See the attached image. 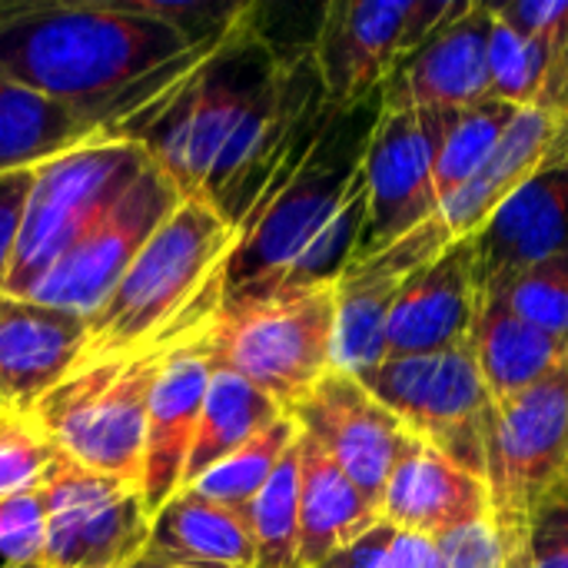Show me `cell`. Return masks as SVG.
<instances>
[{
  "mask_svg": "<svg viewBox=\"0 0 568 568\" xmlns=\"http://www.w3.org/2000/svg\"><path fill=\"white\" fill-rule=\"evenodd\" d=\"M216 47L190 43L136 0L0 3V67L110 136L166 100Z\"/></svg>",
  "mask_w": 568,
  "mask_h": 568,
  "instance_id": "1",
  "label": "cell"
},
{
  "mask_svg": "<svg viewBox=\"0 0 568 568\" xmlns=\"http://www.w3.org/2000/svg\"><path fill=\"white\" fill-rule=\"evenodd\" d=\"M379 100L329 110L240 220L223 290L333 283L356 253L366 216L363 156Z\"/></svg>",
  "mask_w": 568,
  "mask_h": 568,
  "instance_id": "2",
  "label": "cell"
},
{
  "mask_svg": "<svg viewBox=\"0 0 568 568\" xmlns=\"http://www.w3.org/2000/svg\"><path fill=\"white\" fill-rule=\"evenodd\" d=\"M236 226L203 196H183L87 320L83 359L200 336L226 286Z\"/></svg>",
  "mask_w": 568,
  "mask_h": 568,
  "instance_id": "3",
  "label": "cell"
},
{
  "mask_svg": "<svg viewBox=\"0 0 568 568\" xmlns=\"http://www.w3.org/2000/svg\"><path fill=\"white\" fill-rule=\"evenodd\" d=\"M196 346L290 413L336 366V290H223Z\"/></svg>",
  "mask_w": 568,
  "mask_h": 568,
  "instance_id": "4",
  "label": "cell"
},
{
  "mask_svg": "<svg viewBox=\"0 0 568 568\" xmlns=\"http://www.w3.org/2000/svg\"><path fill=\"white\" fill-rule=\"evenodd\" d=\"M176 343L183 339L153 343L120 356L80 359L30 409V419L57 453L140 493L146 406L163 359Z\"/></svg>",
  "mask_w": 568,
  "mask_h": 568,
  "instance_id": "5",
  "label": "cell"
},
{
  "mask_svg": "<svg viewBox=\"0 0 568 568\" xmlns=\"http://www.w3.org/2000/svg\"><path fill=\"white\" fill-rule=\"evenodd\" d=\"M150 153L126 136H90L30 170V193L7 276V293L30 296L73 243L133 186Z\"/></svg>",
  "mask_w": 568,
  "mask_h": 568,
  "instance_id": "6",
  "label": "cell"
},
{
  "mask_svg": "<svg viewBox=\"0 0 568 568\" xmlns=\"http://www.w3.org/2000/svg\"><path fill=\"white\" fill-rule=\"evenodd\" d=\"M568 479V356L532 389L486 419L489 523L503 566L529 562V523L542 496Z\"/></svg>",
  "mask_w": 568,
  "mask_h": 568,
  "instance_id": "7",
  "label": "cell"
},
{
  "mask_svg": "<svg viewBox=\"0 0 568 568\" xmlns=\"http://www.w3.org/2000/svg\"><path fill=\"white\" fill-rule=\"evenodd\" d=\"M356 379L413 439L486 483V419L493 399L483 386L473 343L436 356L383 359Z\"/></svg>",
  "mask_w": 568,
  "mask_h": 568,
  "instance_id": "8",
  "label": "cell"
},
{
  "mask_svg": "<svg viewBox=\"0 0 568 568\" xmlns=\"http://www.w3.org/2000/svg\"><path fill=\"white\" fill-rule=\"evenodd\" d=\"M456 0H333L323 7L310 57L333 110L379 100L393 67L453 13Z\"/></svg>",
  "mask_w": 568,
  "mask_h": 568,
  "instance_id": "9",
  "label": "cell"
},
{
  "mask_svg": "<svg viewBox=\"0 0 568 568\" xmlns=\"http://www.w3.org/2000/svg\"><path fill=\"white\" fill-rule=\"evenodd\" d=\"M40 499L47 513L43 568H130L146 552L150 516L133 486L57 453Z\"/></svg>",
  "mask_w": 568,
  "mask_h": 568,
  "instance_id": "10",
  "label": "cell"
},
{
  "mask_svg": "<svg viewBox=\"0 0 568 568\" xmlns=\"http://www.w3.org/2000/svg\"><path fill=\"white\" fill-rule=\"evenodd\" d=\"M449 110H383L369 130L363 180L366 216L353 260L373 256L439 213L433 163Z\"/></svg>",
  "mask_w": 568,
  "mask_h": 568,
  "instance_id": "11",
  "label": "cell"
},
{
  "mask_svg": "<svg viewBox=\"0 0 568 568\" xmlns=\"http://www.w3.org/2000/svg\"><path fill=\"white\" fill-rule=\"evenodd\" d=\"M180 200L176 183L150 160L133 186L73 243L27 300L90 320Z\"/></svg>",
  "mask_w": 568,
  "mask_h": 568,
  "instance_id": "12",
  "label": "cell"
},
{
  "mask_svg": "<svg viewBox=\"0 0 568 568\" xmlns=\"http://www.w3.org/2000/svg\"><path fill=\"white\" fill-rule=\"evenodd\" d=\"M286 416L379 513L389 473L413 439L403 423L353 373L339 366H333Z\"/></svg>",
  "mask_w": 568,
  "mask_h": 568,
  "instance_id": "13",
  "label": "cell"
},
{
  "mask_svg": "<svg viewBox=\"0 0 568 568\" xmlns=\"http://www.w3.org/2000/svg\"><path fill=\"white\" fill-rule=\"evenodd\" d=\"M456 243L446 220L436 213L393 246L349 260L333 280L336 290V366L359 376L383 363L386 320L403 293V286L439 260Z\"/></svg>",
  "mask_w": 568,
  "mask_h": 568,
  "instance_id": "14",
  "label": "cell"
},
{
  "mask_svg": "<svg viewBox=\"0 0 568 568\" xmlns=\"http://www.w3.org/2000/svg\"><path fill=\"white\" fill-rule=\"evenodd\" d=\"M489 3H456L386 77L383 110H466L489 100Z\"/></svg>",
  "mask_w": 568,
  "mask_h": 568,
  "instance_id": "15",
  "label": "cell"
},
{
  "mask_svg": "<svg viewBox=\"0 0 568 568\" xmlns=\"http://www.w3.org/2000/svg\"><path fill=\"white\" fill-rule=\"evenodd\" d=\"M483 306V276L473 240H456L439 260L419 270L386 320L383 359L436 356L473 343Z\"/></svg>",
  "mask_w": 568,
  "mask_h": 568,
  "instance_id": "16",
  "label": "cell"
},
{
  "mask_svg": "<svg viewBox=\"0 0 568 568\" xmlns=\"http://www.w3.org/2000/svg\"><path fill=\"white\" fill-rule=\"evenodd\" d=\"M90 323L77 313L0 290V406L30 409L83 359Z\"/></svg>",
  "mask_w": 568,
  "mask_h": 568,
  "instance_id": "17",
  "label": "cell"
},
{
  "mask_svg": "<svg viewBox=\"0 0 568 568\" xmlns=\"http://www.w3.org/2000/svg\"><path fill=\"white\" fill-rule=\"evenodd\" d=\"M379 523L393 532L443 542L489 523V489L436 449L409 439L379 499Z\"/></svg>",
  "mask_w": 568,
  "mask_h": 568,
  "instance_id": "18",
  "label": "cell"
},
{
  "mask_svg": "<svg viewBox=\"0 0 568 568\" xmlns=\"http://www.w3.org/2000/svg\"><path fill=\"white\" fill-rule=\"evenodd\" d=\"M196 339L200 336L183 339L170 349L150 393L140 469V499L150 519L183 489L186 459L196 439L203 396L213 373Z\"/></svg>",
  "mask_w": 568,
  "mask_h": 568,
  "instance_id": "19",
  "label": "cell"
},
{
  "mask_svg": "<svg viewBox=\"0 0 568 568\" xmlns=\"http://www.w3.org/2000/svg\"><path fill=\"white\" fill-rule=\"evenodd\" d=\"M469 240L483 283L568 253V160H549Z\"/></svg>",
  "mask_w": 568,
  "mask_h": 568,
  "instance_id": "20",
  "label": "cell"
},
{
  "mask_svg": "<svg viewBox=\"0 0 568 568\" xmlns=\"http://www.w3.org/2000/svg\"><path fill=\"white\" fill-rule=\"evenodd\" d=\"M300 568L323 566L379 526L373 503L346 473L300 433Z\"/></svg>",
  "mask_w": 568,
  "mask_h": 568,
  "instance_id": "21",
  "label": "cell"
},
{
  "mask_svg": "<svg viewBox=\"0 0 568 568\" xmlns=\"http://www.w3.org/2000/svg\"><path fill=\"white\" fill-rule=\"evenodd\" d=\"M559 140V120L542 110H519V116L503 133L483 170L439 206V216L456 240H466L486 226V220L549 160Z\"/></svg>",
  "mask_w": 568,
  "mask_h": 568,
  "instance_id": "22",
  "label": "cell"
},
{
  "mask_svg": "<svg viewBox=\"0 0 568 568\" xmlns=\"http://www.w3.org/2000/svg\"><path fill=\"white\" fill-rule=\"evenodd\" d=\"M183 568H256V546L246 513L180 489L153 519L146 552Z\"/></svg>",
  "mask_w": 568,
  "mask_h": 568,
  "instance_id": "23",
  "label": "cell"
},
{
  "mask_svg": "<svg viewBox=\"0 0 568 568\" xmlns=\"http://www.w3.org/2000/svg\"><path fill=\"white\" fill-rule=\"evenodd\" d=\"M473 356L493 406H506L566 359L568 343L526 323L499 293L483 290V306L473 326Z\"/></svg>",
  "mask_w": 568,
  "mask_h": 568,
  "instance_id": "24",
  "label": "cell"
},
{
  "mask_svg": "<svg viewBox=\"0 0 568 568\" xmlns=\"http://www.w3.org/2000/svg\"><path fill=\"white\" fill-rule=\"evenodd\" d=\"M100 136L77 110L17 83L0 67V173L33 170Z\"/></svg>",
  "mask_w": 568,
  "mask_h": 568,
  "instance_id": "25",
  "label": "cell"
},
{
  "mask_svg": "<svg viewBox=\"0 0 568 568\" xmlns=\"http://www.w3.org/2000/svg\"><path fill=\"white\" fill-rule=\"evenodd\" d=\"M286 409L273 403L263 389L246 383L243 376L230 369H213L210 386L203 396V413L196 426V439L186 459L183 486L200 479L210 466H216L223 456L236 453L243 443H250L256 433L283 419Z\"/></svg>",
  "mask_w": 568,
  "mask_h": 568,
  "instance_id": "26",
  "label": "cell"
},
{
  "mask_svg": "<svg viewBox=\"0 0 568 568\" xmlns=\"http://www.w3.org/2000/svg\"><path fill=\"white\" fill-rule=\"evenodd\" d=\"M516 116L519 106L493 97L466 110H449L433 163V193L439 206L483 170V163L493 156V150L499 146L503 133Z\"/></svg>",
  "mask_w": 568,
  "mask_h": 568,
  "instance_id": "27",
  "label": "cell"
},
{
  "mask_svg": "<svg viewBox=\"0 0 568 568\" xmlns=\"http://www.w3.org/2000/svg\"><path fill=\"white\" fill-rule=\"evenodd\" d=\"M300 429L290 416L276 419L273 426H266L263 433H256L250 443H243L236 453L223 456L216 466H210L200 479H193L190 493L220 503L226 509L246 513L250 503L260 496V489L266 486V479L273 476V469L280 466V459L286 456V449L296 443Z\"/></svg>",
  "mask_w": 568,
  "mask_h": 568,
  "instance_id": "28",
  "label": "cell"
},
{
  "mask_svg": "<svg viewBox=\"0 0 568 568\" xmlns=\"http://www.w3.org/2000/svg\"><path fill=\"white\" fill-rule=\"evenodd\" d=\"M300 439V436H296ZM256 568H300V446L293 443L246 509Z\"/></svg>",
  "mask_w": 568,
  "mask_h": 568,
  "instance_id": "29",
  "label": "cell"
},
{
  "mask_svg": "<svg viewBox=\"0 0 568 568\" xmlns=\"http://www.w3.org/2000/svg\"><path fill=\"white\" fill-rule=\"evenodd\" d=\"M483 290L499 293L526 323L568 343V253L523 273L489 280L483 283Z\"/></svg>",
  "mask_w": 568,
  "mask_h": 568,
  "instance_id": "30",
  "label": "cell"
},
{
  "mask_svg": "<svg viewBox=\"0 0 568 568\" xmlns=\"http://www.w3.org/2000/svg\"><path fill=\"white\" fill-rule=\"evenodd\" d=\"M549 53L509 30L493 13V37H489V97L513 103L519 110H536L546 90Z\"/></svg>",
  "mask_w": 568,
  "mask_h": 568,
  "instance_id": "31",
  "label": "cell"
},
{
  "mask_svg": "<svg viewBox=\"0 0 568 568\" xmlns=\"http://www.w3.org/2000/svg\"><path fill=\"white\" fill-rule=\"evenodd\" d=\"M53 459V443L30 416L10 413L0 419V499L40 489Z\"/></svg>",
  "mask_w": 568,
  "mask_h": 568,
  "instance_id": "32",
  "label": "cell"
},
{
  "mask_svg": "<svg viewBox=\"0 0 568 568\" xmlns=\"http://www.w3.org/2000/svg\"><path fill=\"white\" fill-rule=\"evenodd\" d=\"M47 546V513L40 489L0 499V556L3 566H40Z\"/></svg>",
  "mask_w": 568,
  "mask_h": 568,
  "instance_id": "33",
  "label": "cell"
},
{
  "mask_svg": "<svg viewBox=\"0 0 568 568\" xmlns=\"http://www.w3.org/2000/svg\"><path fill=\"white\" fill-rule=\"evenodd\" d=\"M529 568H568V479H559L532 513Z\"/></svg>",
  "mask_w": 568,
  "mask_h": 568,
  "instance_id": "34",
  "label": "cell"
},
{
  "mask_svg": "<svg viewBox=\"0 0 568 568\" xmlns=\"http://www.w3.org/2000/svg\"><path fill=\"white\" fill-rule=\"evenodd\" d=\"M436 568H503V549L493 523L469 526L436 542Z\"/></svg>",
  "mask_w": 568,
  "mask_h": 568,
  "instance_id": "35",
  "label": "cell"
},
{
  "mask_svg": "<svg viewBox=\"0 0 568 568\" xmlns=\"http://www.w3.org/2000/svg\"><path fill=\"white\" fill-rule=\"evenodd\" d=\"M30 193V170H13L0 173V290L7 286L10 266H13V250L23 223V206Z\"/></svg>",
  "mask_w": 568,
  "mask_h": 568,
  "instance_id": "36",
  "label": "cell"
},
{
  "mask_svg": "<svg viewBox=\"0 0 568 568\" xmlns=\"http://www.w3.org/2000/svg\"><path fill=\"white\" fill-rule=\"evenodd\" d=\"M389 539H393V529L379 523L369 536H363L359 542H353L349 549L336 552L333 559H326L316 568H376V562L383 559V552L389 546Z\"/></svg>",
  "mask_w": 568,
  "mask_h": 568,
  "instance_id": "37",
  "label": "cell"
},
{
  "mask_svg": "<svg viewBox=\"0 0 568 568\" xmlns=\"http://www.w3.org/2000/svg\"><path fill=\"white\" fill-rule=\"evenodd\" d=\"M376 568H436V542L393 532V539H389V546H386Z\"/></svg>",
  "mask_w": 568,
  "mask_h": 568,
  "instance_id": "38",
  "label": "cell"
},
{
  "mask_svg": "<svg viewBox=\"0 0 568 568\" xmlns=\"http://www.w3.org/2000/svg\"><path fill=\"white\" fill-rule=\"evenodd\" d=\"M130 568H183V566H170V562H160V559H153V556H140V559H136Z\"/></svg>",
  "mask_w": 568,
  "mask_h": 568,
  "instance_id": "39",
  "label": "cell"
},
{
  "mask_svg": "<svg viewBox=\"0 0 568 568\" xmlns=\"http://www.w3.org/2000/svg\"><path fill=\"white\" fill-rule=\"evenodd\" d=\"M503 568H529V562H519V566H503Z\"/></svg>",
  "mask_w": 568,
  "mask_h": 568,
  "instance_id": "40",
  "label": "cell"
},
{
  "mask_svg": "<svg viewBox=\"0 0 568 568\" xmlns=\"http://www.w3.org/2000/svg\"><path fill=\"white\" fill-rule=\"evenodd\" d=\"M3 568H43V566H3Z\"/></svg>",
  "mask_w": 568,
  "mask_h": 568,
  "instance_id": "41",
  "label": "cell"
},
{
  "mask_svg": "<svg viewBox=\"0 0 568 568\" xmlns=\"http://www.w3.org/2000/svg\"><path fill=\"white\" fill-rule=\"evenodd\" d=\"M3 416H10V413H7V409H3V406H0V419H3Z\"/></svg>",
  "mask_w": 568,
  "mask_h": 568,
  "instance_id": "42",
  "label": "cell"
}]
</instances>
